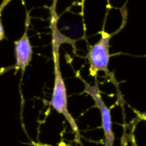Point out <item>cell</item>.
I'll return each mask as SVG.
<instances>
[{
    "label": "cell",
    "instance_id": "6da1fadb",
    "mask_svg": "<svg viewBox=\"0 0 146 146\" xmlns=\"http://www.w3.org/2000/svg\"><path fill=\"white\" fill-rule=\"evenodd\" d=\"M58 43L53 41V63H54V86L52 91V100L50 102L51 106L60 114H62L65 119L70 124L72 131L75 133L76 142L81 144V136L79 132L78 126L76 120L73 119L71 114L68 110V102H67V93L65 84L62 77V73L59 67V55H58Z\"/></svg>",
    "mask_w": 146,
    "mask_h": 146
},
{
    "label": "cell",
    "instance_id": "5b68a950",
    "mask_svg": "<svg viewBox=\"0 0 146 146\" xmlns=\"http://www.w3.org/2000/svg\"><path fill=\"white\" fill-rule=\"evenodd\" d=\"M12 0H3V2L0 5V41L3 40L5 38V30H4V27L1 22V16H2V11H4V9L5 8V6L11 2Z\"/></svg>",
    "mask_w": 146,
    "mask_h": 146
},
{
    "label": "cell",
    "instance_id": "277c9868",
    "mask_svg": "<svg viewBox=\"0 0 146 146\" xmlns=\"http://www.w3.org/2000/svg\"><path fill=\"white\" fill-rule=\"evenodd\" d=\"M30 23L29 11L26 12V20H25V30L23 35L14 42L15 45V55H16V64L15 70H25L26 67L30 64L33 56L32 46L30 44L29 37L28 35L29 27Z\"/></svg>",
    "mask_w": 146,
    "mask_h": 146
},
{
    "label": "cell",
    "instance_id": "7a4b0ae2",
    "mask_svg": "<svg viewBox=\"0 0 146 146\" xmlns=\"http://www.w3.org/2000/svg\"><path fill=\"white\" fill-rule=\"evenodd\" d=\"M102 37L98 42L90 47L88 52V60L90 63V74L96 78L99 71H103L111 79V81L117 86L116 80L113 75L108 70V64L110 59L109 42L113 35L102 31Z\"/></svg>",
    "mask_w": 146,
    "mask_h": 146
},
{
    "label": "cell",
    "instance_id": "8992f818",
    "mask_svg": "<svg viewBox=\"0 0 146 146\" xmlns=\"http://www.w3.org/2000/svg\"><path fill=\"white\" fill-rule=\"evenodd\" d=\"M32 143L34 144V146H53L52 144H47V143H40V142H32ZM57 146H66V143L62 140Z\"/></svg>",
    "mask_w": 146,
    "mask_h": 146
},
{
    "label": "cell",
    "instance_id": "3957f363",
    "mask_svg": "<svg viewBox=\"0 0 146 146\" xmlns=\"http://www.w3.org/2000/svg\"><path fill=\"white\" fill-rule=\"evenodd\" d=\"M83 82L85 86L84 92L90 95L93 98L96 108H98V109L101 112L102 128H103L104 135H105V146H113L114 134L112 129V119H111L110 109L105 104V102H103L102 98L98 83L97 81H96L95 85H90L88 83H86L84 80H83Z\"/></svg>",
    "mask_w": 146,
    "mask_h": 146
},
{
    "label": "cell",
    "instance_id": "52a82bcc",
    "mask_svg": "<svg viewBox=\"0 0 146 146\" xmlns=\"http://www.w3.org/2000/svg\"><path fill=\"white\" fill-rule=\"evenodd\" d=\"M83 1H84V0H83Z\"/></svg>",
    "mask_w": 146,
    "mask_h": 146
}]
</instances>
